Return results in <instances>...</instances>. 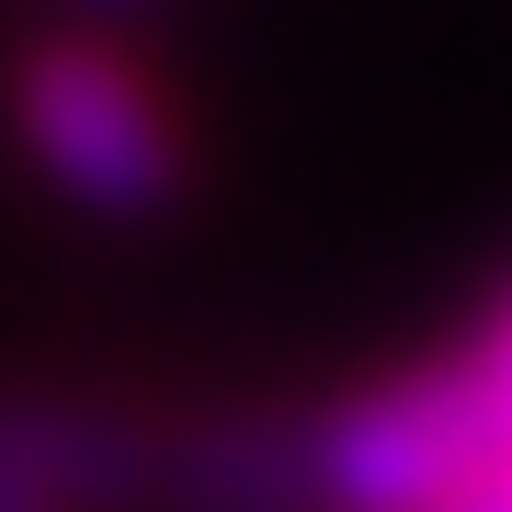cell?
Wrapping results in <instances>:
<instances>
[{
	"label": "cell",
	"mask_w": 512,
	"mask_h": 512,
	"mask_svg": "<svg viewBox=\"0 0 512 512\" xmlns=\"http://www.w3.org/2000/svg\"><path fill=\"white\" fill-rule=\"evenodd\" d=\"M444 512H501V501H444Z\"/></svg>",
	"instance_id": "8"
},
{
	"label": "cell",
	"mask_w": 512,
	"mask_h": 512,
	"mask_svg": "<svg viewBox=\"0 0 512 512\" xmlns=\"http://www.w3.org/2000/svg\"><path fill=\"white\" fill-rule=\"evenodd\" d=\"M92 12H148V0H92Z\"/></svg>",
	"instance_id": "7"
},
{
	"label": "cell",
	"mask_w": 512,
	"mask_h": 512,
	"mask_svg": "<svg viewBox=\"0 0 512 512\" xmlns=\"http://www.w3.org/2000/svg\"><path fill=\"white\" fill-rule=\"evenodd\" d=\"M456 365H467V387H478V399H490L501 444H512V296H501V308H490V319H478L467 342H456Z\"/></svg>",
	"instance_id": "4"
},
{
	"label": "cell",
	"mask_w": 512,
	"mask_h": 512,
	"mask_svg": "<svg viewBox=\"0 0 512 512\" xmlns=\"http://www.w3.org/2000/svg\"><path fill=\"white\" fill-rule=\"evenodd\" d=\"M0 512H57V501H35V490H0Z\"/></svg>",
	"instance_id": "5"
},
{
	"label": "cell",
	"mask_w": 512,
	"mask_h": 512,
	"mask_svg": "<svg viewBox=\"0 0 512 512\" xmlns=\"http://www.w3.org/2000/svg\"><path fill=\"white\" fill-rule=\"evenodd\" d=\"M501 421L490 399L467 387L456 353L410 376H376L365 399L319 410L308 421V501L330 512H444V501H478L501 478Z\"/></svg>",
	"instance_id": "2"
},
{
	"label": "cell",
	"mask_w": 512,
	"mask_h": 512,
	"mask_svg": "<svg viewBox=\"0 0 512 512\" xmlns=\"http://www.w3.org/2000/svg\"><path fill=\"white\" fill-rule=\"evenodd\" d=\"M0 490H35L57 512L183 490V444L137 433V421H103V410H69V399H0Z\"/></svg>",
	"instance_id": "3"
},
{
	"label": "cell",
	"mask_w": 512,
	"mask_h": 512,
	"mask_svg": "<svg viewBox=\"0 0 512 512\" xmlns=\"http://www.w3.org/2000/svg\"><path fill=\"white\" fill-rule=\"evenodd\" d=\"M478 501H501V512H512V456H501V478H490V490H478Z\"/></svg>",
	"instance_id": "6"
},
{
	"label": "cell",
	"mask_w": 512,
	"mask_h": 512,
	"mask_svg": "<svg viewBox=\"0 0 512 512\" xmlns=\"http://www.w3.org/2000/svg\"><path fill=\"white\" fill-rule=\"evenodd\" d=\"M12 137L35 148L57 194H80L92 217H160L183 194V126H171L160 80L126 69L103 35H57L12 57Z\"/></svg>",
	"instance_id": "1"
}]
</instances>
